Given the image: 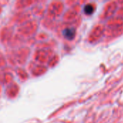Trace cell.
<instances>
[{"label":"cell","mask_w":123,"mask_h":123,"mask_svg":"<svg viewBox=\"0 0 123 123\" xmlns=\"http://www.w3.org/2000/svg\"><path fill=\"white\" fill-rule=\"evenodd\" d=\"M63 34L66 38H67L68 40H72V39H74V37L75 36V30L73 28L65 29L63 32Z\"/></svg>","instance_id":"6da1fadb"},{"label":"cell","mask_w":123,"mask_h":123,"mask_svg":"<svg viewBox=\"0 0 123 123\" xmlns=\"http://www.w3.org/2000/svg\"><path fill=\"white\" fill-rule=\"evenodd\" d=\"M94 7L92 4H86L84 8V13L86 14H92L94 12Z\"/></svg>","instance_id":"7a4b0ae2"}]
</instances>
